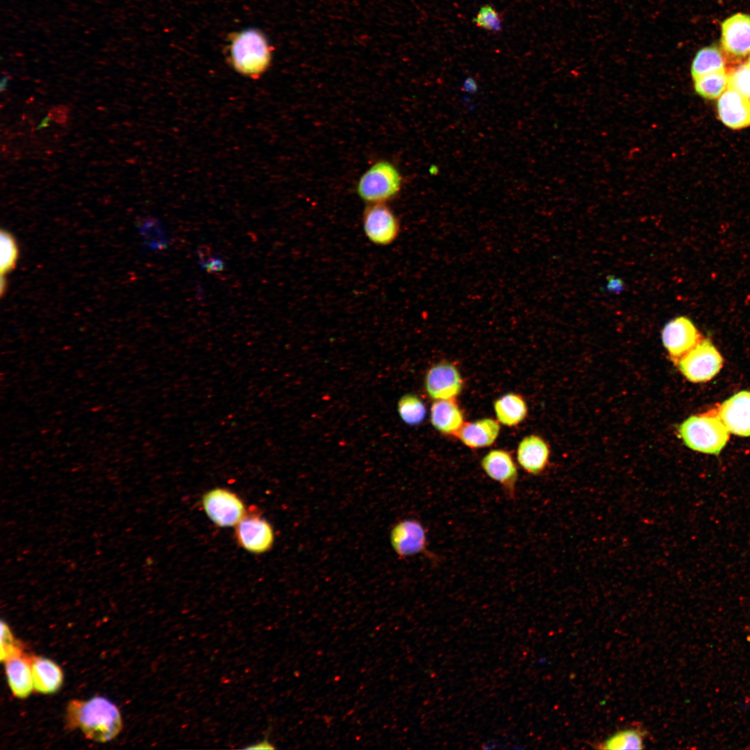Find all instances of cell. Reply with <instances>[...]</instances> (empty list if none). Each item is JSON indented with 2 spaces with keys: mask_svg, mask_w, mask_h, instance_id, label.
<instances>
[{
  "mask_svg": "<svg viewBox=\"0 0 750 750\" xmlns=\"http://www.w3.org/2000/svg\"><path fill=\"white\" fill-rule=\"evenodd\" d=\"M718 98L717 112L721 121L733 129L750 126V106L747 99L728 89Z\"/></svg>",
  "mask_w": 750,
  "mask_h": 750,
  "instance_id": "16",
  "label": "cell"
},
{
  "mask_svg": "<svg viewBox=\"0 0 750 750\" xmlns=\"http://www.w3.org/2000/svg\"><path fill=\"white\" fill-rule=\"evenodd\" d=\"M362 221L364 233L374 244L390 245L399 235V221L387 203H367Z\"/></svg>",
  "mask_w": 750,
  "mask_h": 750,
  "instance_id": "6",
  "label": "cell"
},
{
  "mask_svg": "<svg viewBox=\"0 0 750 750\" xmlns=\"http://www.w3.org/2000/svg\"><path fill=\"white\" fill-rule=\"evenodd\" d=\"M397 410L401 419L410 426L421 424L426 416V407L416 394H406L398 401Z\"/></svg>",
  "mask_w": 750,
  "mask_h": 750,
  "instance_id": "25",
  "label": "cell"
},
{
  "mask_svg": "<svg viewBox=\"0 0 750 750\" xmlns=\"http://www.w3.org/2000/svg\"><path fill=\"white\" fill-rule=\"evenodd\" d=\"M749 106H750V101H749Z\"/></svg>",
  "mask_w": 750,
  "mask_h": 750,
  "instance_id": "37",
  "label": "cell"
},
{
  "mask_svg": "<svg viewBox=\"0 0 750 750\" xmlns=\"http://www.w3.org/2000/svg\"><path fill=\"white\" fill-rule=\"evenodd\" d=\"M747 63H748V64H749V65L750 66V56H749V60H748V62H747Z\"/></svg>",
  "mask_w": 750,
  "mask_h": 750,
  "instance_id": "36",
  "label": "cell"
},
{
  "mask_svg": "<svg viewBox=\"0 0 750 750\" xmlns=\"http://www.w3.org/2000/svg\"><path fill=\"white\" fill-rule=\"evenodd\" d=\"M391 545L399 558L417 554L435 556L428 550V538L424 525L415 519H405L396 523L390 532Z\"/></svg>",
  "mask_w": 750,
  "mask_h": 750,
  "instance_id": "8",
  "label": "cell"
},
{
  "mask_svg": "<svg viewBox=\"0 0 750 750\" xmlns=\"http://www.w3.org/2000/svg\"><path fill=\"white\" fill-rule=\"evenodd\" d=\"M464 88L467 91L474 92L476 90V82L473 79L467 78L464 84Z\"/></svg>",
  "mask_w": 750,
  "mask_h": 750,
  "instance_id": "33",
  "label": "cell"
},
{
  "mask_svg": "<svg viewBox=\"0 0 750 750\" xmlns=\"http://www.w3.org/2000/svg\"><path fill=\"white\" fill-rule=\"evenodd\" d=\"M66 719L69 728H79L87 738L99 742L114 739L122 728L119 709L102 697L86 701H70L67 707Z\"/></svg>",
  "mask_w": 750,
  "mask_h": 750,
  "instance_id": "1",
  "label": "cell"
},
{
  "mask_svg": "<svg viewBox=\"0 0 750 750\" xmlns=\"http://www.w3.org/2000/svg\"><path fill=\"white\" fill-rule=\"evenodd\" d=\"M694 81V90L698 94L706 99H715L728 88V74L722 70L702 76Z\"/></svg>",
  "mask_w": 750,
  "mask_h": 750,
  "instance_id": "24",
  "label": "cell"
},
{
  "mask_svg": "<svg viewBox=\"0 0 750 750\" xmlns=\"http://www.w3.org/2000/svg\"><path fill=\"white\" fill-rule=\"evenodd\" d=\"M463 379L457 367L442 361L432 365L424 377V388L430 398L456 399L463 389Z\"/></svg>",
  "mask_w": 750,
  "mask_h": 750,
  "instance_id": "9",
  "label": "cell"
},
{
  "mask_svg": "<svg viewBox=\"0 0 750 750\" xmlns=\"http://www.w3.org/2000/svg\"><path fill=\"white\" fill-rule=\"evenodd\" d=\"M721 46L729 56L742 58L750 54V15L736 13L721 25Z\"/></svg>",
  "mask_w": 750,
  "mask_h": 750,
  "instance_id": "13",
  "label": "cell"
},
{
  "mask_svg": "<svg viewBox=\"0 0 750 750\" xmlns=\"http://www.w3.org/2000/svg\"><path fill=\"white\" fill-rule=\"evenodd\" d=\"M728 88L750 99V66L747 62L738 65L728 74Z\"/></svg>",
  "mask_w": 750,
  "mask_h": 750,
  "instance_id": "27",
  "label": "cell"
},
{
  "mask_svg": "<svg viewBox=\"0 0 750 750\" xmlns=\"http://www.w3.org/2000/svg\"><path fill=\"white\" fill-rule=\"evenodd\" d=\"M500 423L492 418L465 422L456 437L468 448L476 449L491 446L497 440Z\"/></svg>",
  "mask_w": 750,
  "mask_h": 750,
  "instance_id": "17",
  "label": "cell"
},
{
  "mask_svg": "<svg viewBox=\"0 0 750 750\" xmlns=\"http://www.w3.org/2000/svg\"><path fill=\"white\" fill-rule=\"evenodd\" d=\"M0 235V272L1 275H6L15 267L19 250L16 240L10 233L2 229Z\"/></svg>",
  "mask_w": 750,
  "mask_h": 750,
  "instance_id": "26",
  "label": "cell"
},
{
  "mask_svg": "<svg viewBox=\"0 0 750 750\" xmlns=\"http://www.w3.org/2000/svg\"><path fill=\"white\" fill-rule=\"evenodd\" d=\"M517 461L524 472L532 476L541 474L547 467L550 449L548 444L537 435H528L518 444Z\"/></svg>",
  "mask_w": 750,
  "mask_h": 750,
  "instance_id": "15",
  "label": "cell"
},
{
  "mask_svg": "<svg viewBox=\"0 0 750 750\" xmlns=\"http://www.w3.org/2000/svg\"><path fill=\"white\" fill-rule=\"evenodd\" d=\"M204 266L208 272H215L222 269L223 264L222 261L218 258H210L208 260L206 263H204Z\"/></svg>",
  "mask_w": 750,
  "mask_h": 750,
  "instance_id": "30",
  "label": "cell"
},
{
  "mask_svg": "<svg viewBox=\"0 0 750 750\" xmlns=\"http://www.w3.org/2000/svg\"><path fill=\"white\" fill-rule=\"evenodd\" d=\"M648 733L639 725L631 726L617 731L606 740L597 744L599 749H642Z\"/></svg>",
  "mask_w": 750,
  "mask_h": 750,
  "instance_id": "22",
  "label": "cell"
},
{
  "mask_svg": "<svg viewBox=\"0 0 750 750\" xmlns=\"http://www.w3.org/2000/svg\"><path fill=\"white\" fill-rule=\"evenodd\" d=\"M493 407L497 420L508 427L519 425L524 421L528 414L524 399L513 392L507 393L496 399Z\"/></svg>",
  "mask_w": 750,
  "mask_h": 750,
  "instance_id": "21",
  "label": "cell"
},
{
  "mask_svg": "<svg viewBox=\"0 0 750 750\" xmlns=\"http://www.w3.org/2000/svg\"><path fill=\"white\" fill-rule=\"evenodd\" d=\"M722 363L720 353L708 339L701 340L678 361L679 370L693 383L710 380L719 372Z\"/></svg>",
  "mask_w": 750,
  "mask_h": 750,
  "instance_id": "5",
  "label": "cell"
},
{
  "mask_svg": "<svg viewBox=\"0 0 750 750\" xmlns=\"http://www.w3.org/2000/svg\"><path fill=\"white\" fill-rule=\"evenodd\" d=\"M1 661L4 662L12 657L24 653L21 645L15 640L8 624L1 621Z\"/></svg>",
  "mask_w": 750,
  "mask_h": 750,
  "instance_id": "28",
  "label": "cell"
},
{
  "mask_svg": "<svg viewBox=\"0 0 750 750\" xmlns=\"http://www.w3.org/2000/svg\"><path fill=\"white\" fill-rule=\"evenodd\" d=\"M51 120L49 116L43 118L40 124L37 126L36 130H40L42 128H46L49 125V121Z\"/></svg>",
  "mask_w": 750,
  "mask_h": 750,
  "instance_id": "34",
  "label": "cell"
},
{
  "mask_svg": "<svg viewBox=\"0 0 750 750\" xmlns=\"http://www.w3.org/2000/svg\"><path fill=\"white\" fill-rule=\"evenodd\" d=\"M227 49L230 64L246 77L257 79L271 65L272 47L259 29L247 28L231 34Z\"/></svg>",
  "mask_w": 750,
  "mask_h": 750,
  "instance_id": "2",
  "label": "cell"
},
{
  "mask_svg": "<svg viewBox=\"0 0 750 750\" xmlns=\"http://www.w3.org/2000/svg\"><path fill=\"white\" fill-rule=\"evenodd\" d=\"M725 60L720 49L715 46L703 47L696 53L690 67L693 80L702 76L725 70Z\"/></svg>",
  "mask_w": 750,
  "mask_h": 750,
  "instance_id": "23",
  "label": "cell"
},
{
  "mask_svg": "<svg viewBox=\"0 0 750 750\" xmlns=\"http://www.w3.org/2000/svg\"><path fill=\"white\" fill-rule=\"evenodd\" d=\"M4 662L8 685L13 695L21 699L26 698L34 689L31 657L22 653Z\"/></svg>",
  "mask_w": 750,
  "mask_h": 750,
  "instance_id": "19",
  "label": "cell"
},
{
  "mask_svg": "<svg viewBox=\"0 0 750 750\" xmlns=\"http://www.w3.org/2000/svg\"><path fill=\"white\" fill-rule=\"evenodd\" d=\"M477 26L492 31H499L501 21L499 13L490 5L482 6L473 19Z\"/></svg>",
  "mask_w": 750,
  "mask_h": 750,
  "instance_id": "29",
  "label": "cell"
},
{
  "mask_svg": "<svg viewBox=\"0 0 750 750\" xmlns=\"http://www.w3.org/2000/svg\"><path fill=\"white\" fill-rule=\"evenodd\" d=\"M6 278H4L3 275H1V281H0V294H1V296H3L4 294V293L6 292Z\"/></svg>",
  "mask_w": 750,
  "mask_h": 750,
  "instance_id": "35",
  "label": "cell"
},
{
  "mask_svg": "<svg viewBox=\"0 0 750 750\" xmlns=\"http://www.w3.org/2000/svg\"><path fill=\"white\" fill-rule=\"evenodd\" d=\"M235 535L238 544L245 550L262 553L269 550L274 543V531L269 522L257 515H247L235 525Z\"/></svg>",
  "mask_w": 750,
  "mask_h": 750,
  "instance_id": "11",
  "label": "cell"
},
{
  "mask_svg": "<svg viewBox=\"0 0 750 750\" xmlns=\"http://www.w3.org/2000/svg\"><path fill=\"white\" fill-rule=\"evenodd\" d=\"M700 337L693 322L685 316L674 318L662 331V343L674 361L689 352L701 340Z\"/></svg>",
  "mask_w": 750,
  "mask_h": 750,
  "instance_id": "12",
  "label": "cell"
},
{
  "mask_svg": "<svg viewBox=\"0 0 750 750\" xmlns=\"http://www.w3.org/2000/svg\"><path fill=\"white\" fill-rule=\"evenodd\" d=\"M678 431L687 447L708 454L719 455L729 438V431L719 417L691 416Z\"/></svg>",
  "mask_w": 750,
  "mask_h": 750,
  "instance_id": "3",
  "label": "cell"
},
{
  "mask_svg": "<svg viewBox=\"0 0 750 750\" xmlns=\"http://www.w3.org/2000/svg\"><path fill=\"white\" fill-rule=\"evenodd\" d=\"M719 415L729 432L750 436V392L741 391L726 400Z\"/></svg>",
  "mask_w": 750,
  "mask_h": 750,
  "instance_id": "14",
  "label": "cell"
},
{
  "mask_svg": "<svg viewBox=\"0 0 750 750\" xmlns=\"http://www.w3.org/2000/svg\"><path fill=\"white\" fill-rule=\"evenodd\" d=\"M245 749H274V747L269 742L267 737L266 736L262 741L258 743L249 745L244 747Z\"/></svg>",
  "mask_w": 750,
  "mask_h": 750,
  "instance_id": "31",
  "label": "cell"
},
{
  "mask_svg": "<svg viewBox=\"0 0 750 750\" xmlns=\"http://www.w3.org/2000/svg\"><path fill=\"white\" fill-rule=\"evenodd\" d=\"M480 464L484 473L499 484L506 497L514 500L519 472L512 455L504 449H492L481 458Z\"/></svg>",
  "mask_w": 750,
  "mask_h": 750,
  "instance_id": "10",
  "label": "cell"
},
{
  "mask_svg": "<svg viewBox=\"0 0 750 750\" xmlns=\"http://www.w3.org/2000/svg\"><path fill=\"white\" fill-rule=\"evenodd\" d=\"M34 689L42 694H53L62 685L63 674L53 660L42 657H31Z\"/></svg>",
  "mask_w": 750,
  "mask_h": 750,
  "instance_id": "20",
  "label": "cell"
},
{
  "mask_svg": "<svg viewBox=\"0 0 750 750\" xmlns=\"http://www.w3.org/2000/svg\"><path fill=\"white\" fill-rule=\"evenodd\" d=\"M11 79V76L6 72H4L1 79L0 89L1 92L5 91L8 85L9 81Z\"/></svg>",
  "mask_w": 750,
  "mask_h": 750,
  "instance_id": "32",
  "label": "cell"
},
{
  "mask_svg": "<svg viewBox=\"0 0 750 750\" xmlns=\"http://www.w3.org/2000/svg\"><path fill=\"white\" fill-rule=\"evenodd\" d=\"M432 426L445 435L456 436L465 424L464 414L456 399L436 400L430 410Z\"/></svg>",
  "mask_w": 750,
  "mask_h": 750,
  "instance_id": "18",
  "label": "cell"
},
{
  "mask_svg": "<svg viewBox=\"0 0 750 750\" xmlns=\"http://www.w3.org/2000/svg\"><path fill=\"white\" fill-rule=\"evenodd\" d=\"M202 505L210 520L220 527L235 526L246 515L242 499L226 489L208 491L202 498Z\"/></svg>",
  "mask_w": 750,
  "mask_h": 750,
  "instance_id": "7",
  "label": "cell"
},
{
  "mask_svg": "<svg viewBox=\"0 0 750 750\" xmlns=\"http://www.w3.org/2000/svg\"><path fill=\"white\" fill-rule=\"evenodd\" d=\"M402 176L397 167L388 160H378L359 178L358 197L367 203H388L400 192Z\"/></svg>",
  "mask_w": 750,
  "mask_h": 750,
  "instance_id": "4",
  "label": "cell"
}]
</instances>
